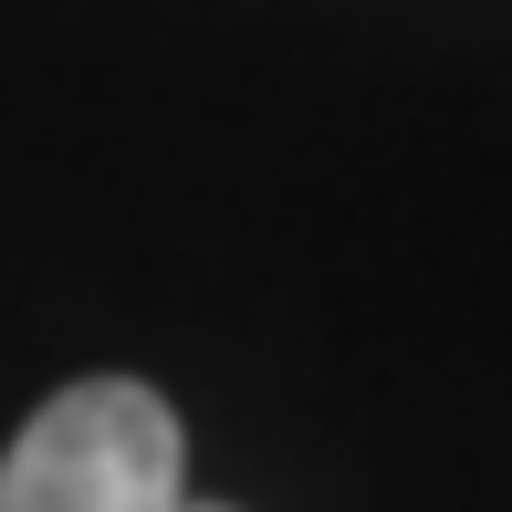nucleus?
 Instances as JSON below:
<instances>
[{
    "label": "nucleus",
    "instance_id": "f03ea898",
    "mask_svg": "<svg viewBox=\"0 0 512 512\" xmlns=\"http://www.w3.org/2000/svg\"><path fill=\"white\" fill-rule=\"evenodd\" d=\"M178 512H230V502H178Z\"/></svg>",
    "mask_w": 512,
    "mask_h": 512
},
{
    "label": "nucleus",
    "instance_id": "f257e3e1",
    "mask_svg": "<svg viewBox=\"0 0 512 512\" xmlns=\"http://www.w3.org/2000/svg\"><path fill=\"white\" fill-rule=\"evenodd\" d=\"M189 439L178 408L136 377H74L0 450V512H178Z\"/></svg>",
    "mask_w": 512,
    "mask_h": 512
}]
</instances>
